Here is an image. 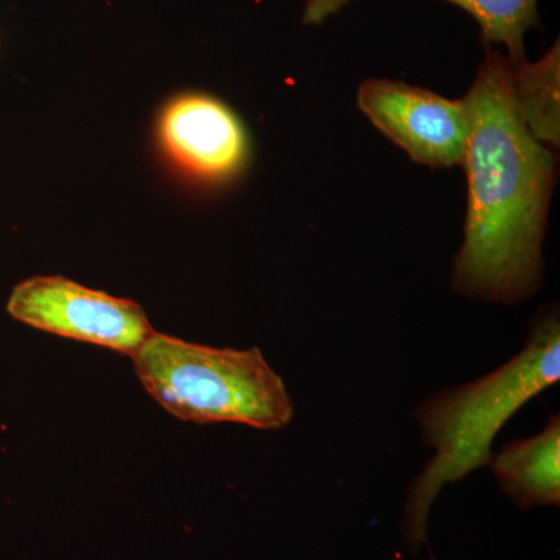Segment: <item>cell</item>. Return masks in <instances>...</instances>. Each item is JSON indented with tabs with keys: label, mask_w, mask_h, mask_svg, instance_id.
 Masks as SVG:
<instances>
[{
	"label": "cell",
	"mask_w": 560,
	"mask_h": 560,
	"mask_svg": "<svg viewBox=\"0 0 560 560\" xmlns=\"http://www.w3.org/2000/svg\"><path fill=\"white\" fill-rule=\"evenodd\" d=\"M560 381V320L551 308L533 319L521 353L478 381L447 388L416 410L422 440L434 456L408 489L401 533L408 550L429 545L431 508L445 486L488 467L492 442L528 401Z\"/></svg>",
	"instance_id": "obj_2"
},
{
	"label": "cell",
	"mask_w": 560,
	"mask_h": 560,
	"mask_svg": "<svg viewBox=\"0 0 560 560\" xmlns=\"http://www.w3.org/2000/svg\"><path fill=\"white\" fill-rule=\"evenodd\" d=\"M161 139L168 156L200 178H226L245 160L241 121L223 103L201 95L168 106L161 120Z\"/></svg>",
	"instance_id": "obj_6"
},
{
	"label": "cell",
	"mask_w": 560,
	"mask_h": 560,
	"mask_svg": "<svg viewBox=\"0 0 560 560\" xmlns=\"http://www.w3.org/2000/svg\"><path fill=\"white\" fill-rule=\"evenodd\" d=\"M469 202L453 290L515 304L541 283V245L555 186V156L522 124L512 101L510 60L489 50L464 98Z\"/></svg>",
	"instance_id": "obj_1"
},
{
	"label": "cell",
	"mask_w": 560,
	"mask_h": 560,
	"mask_svg": "<svg viewBox=\"0 0 560 560\" xmlns=\"http://www.w3.org/2000/svg\"><path fill=\"white\" fill-rule=\"evenodd\" d=\"M510 75L512 101L526 130L544 145L559 147V40L540 60H510Z\"/></svg>",
	"instance_id": "obj_8"
},
{
	"label": "cell",
	"mask_w": 560,
	"mask_h": 560,
	"mask_svg": "<svg viewBox=\"0 0 560 560\" xmlns=\"http://www.w3.org/2000/svg\"><path fill=\"white\" fill-rule=\"evenodd\" d=\"M352 0H307L302 22L305 25H323L334 14L340 13Z\"/></svg>",
	"instance_id": "obj_10"
},
{
	"label": "cell",
	"mask_w": 560,
	"mask_h": 560,
	"mask_svg": "<svg viewBox=\"0 0 560 560\" xmlns=\"http://www.w3.org/2000/svg\"><path fill=\"white\" fill-rule=\"evenodd\" d=\"M469 13L486 44L504 46L511 61L525 60V35L539 24V0H445Z\"/></svg>",
	"instance_id": "obj_9"
},
{
	"label": "cell",
	"mask_w": 560,
	"mask_h": 560,
	"mask_svg": "<svg viewBox=\"0 0 560 560\" xmlns=\"http://www.w3.org/2000/svg\"><path fill=\"white\" fill-rule=\"evenodd\" d=\"M7 311L35 329L130 357L156 331L136 302L86 289L60 276L33 278L14 287Z\"/></svg>",
	"instance_id": "obj_4"
},
{
	"label": "cell",
	"mask_w": 560,
	"mask_h": 560,
	"mask_svg": "<svg viewBox=\"0 0 560 560\" xmlns=\"http://www.w3.org/2000/svg\"><path fill=\"white\" fill-rule=\"evenodd\" d=\"M357 103L372 121L412 161L430 167L460 164L469 138L466 101H451L401 81L368 80Z\"/></svg>",
	"instance_id": "obj_5"
},
{
	"label": "cell",
	"mask_w": 560,
	"mask_h": 560,
	"mask_svg": "<svg viewBox=\"0 0 560 560\" xmlns=\"http://www.w3.org/2000/svg\"><path fill=\"white\" fill-rule=\"evenodd\" d=\"M500 489L521 510L560 504V419L551 416L536 436L512 441L489 464Z\"/></svg>",
	"instance_id": "obj_7"
},
{
	"label": "cell",
	"mask_w": 560,
	"mask_h": 560,
	"mask_svg": "<svg viewBox=\"0 0 560 560\" xmlns=\"http://www.w3.org/2000/svg\"><path fill=\"white\" fill-rule=\"evenodd\" d=\"M131 359L147 393L180 420L259 430H280L293 420L285 383L259 348H209L154 331Z\"/></svg>",
	"instance_id": "obj_3"
}]
</instances>
